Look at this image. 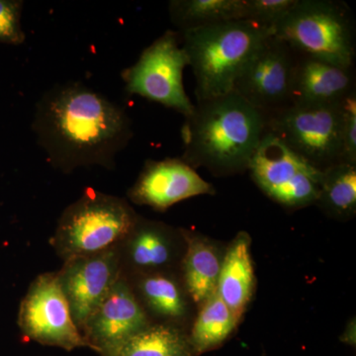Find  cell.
Listing matches in <instances>:
<instances>
[{
    "label": "cell",
    "mask_w": 356,
    "mask_h": 356,
    "mask_svg": "<svg viewBox=\"0 0 356 356\" xmlns=\"http://www.w3.org/2000/svg\"><path fill=\"white\" fill-rule=\"evenodd\" d=\"M32 130L49 163L64 173L93 166L113 170L133 137L125 109L81 81L58 83L44 92Z\"/></svg>",
    "instance_id": "cell-1"
},
{
    "label": "cell",
    "mask_w": 356,
    "mask_h": 356,
    "mask_svg": "<svg viewBox=\"0 0 356 356\" xmlns=\"http://www.w3.org/2000/svg\"><path fill=\"white\" fill-rule=\"evenodd\" d=\"M184 118L181 159L215 175L248 170L266 132V114L234 91L197 100Z\"/></svg>",
    "instance_id": "cell-2"
},
{
    "label": "cell",
    "mask_w": 356,
    "mask_h": 356,
    "mask_svg": "<svg viewBox=\"0 0 356 356\" xmlns=\"http://www.w3.org/2000/svg\"><path fill=\"white\" fill-rule=\"evenodd\" d=\"M273 29L250 20H236L180 33L182 48L196 81L197 100L233 91L248 60Z\"/></svg>",
    "instance_id": "cell-3"
},
{
    "label": "cell",
    "mask_w": 356,
    "mask_h": 356,
    "mask_svg": "<svg viewBox=\"0 0 356 356\" xmlns=\"http://www.w3.org/2000/svg\"><path fill=\"white\" fill-rule=\"evenodd\" d=\"M139 219L125 199L88 188L65 208L51 245L64 261L120 245Z\"/></svg>",
    "instance_id": "cell-4"
},
{
    "label": "cell",
    "mask_w": 356,
    "mask_h": 356,
    "mask_svg": "<svg viewBox=\"0 0 356 356\" xmlns=\"http://www.w3.org/2000/svg\"><path fill=\"white\" fill-rule=\"evenodd\" d=\"M346 3L332 0H297L273 27V35L298 55L339 67H353L355 29Z\"/></svg>",
    "instance_id": "cell-5"
},
{
    "label": "cell",
    "mask_w": 356,
    "mask_h": 356,
    "mask_svg": "<svg viewBox=\"0 0 356 356\" xmlns=\"http://www.w3.org/2000/svg\"><path fill=\"white\" fill-rule=\"evenodd\" d=\"M343 100L337 104L287 105L266 115V133L320 170L343 163Z\"/></svg>",
    "instance_id": "cell-6"
},
{
    "label": "cell",
    "mask_w": 356,
    "mask_h": 356,
    "mask_svg": "<svg viewBox=\"0 0 356 356\" xmlns=\"http://www.w3.org/2000/svg\"><path fill=\"white\" fill-rule=\"evenodd\" d=\"M180 33L168 30L142 51L137 62L122 72L128 93L139 95L184 117L194 104L184 86V70L188 57L180 44Z\"/></svg>",
    "instance_id": "cell-7"
},
{
    "label": "cell",
    "mask_w": 356,
    "mask_h": 356,
    "mask_svg": "<svg viewBox=\"0 0 356 356\" xmlns=\"http://www.w3.org/2000/svg\"><path fill=\"white\" fill-rule=\"evenodd\" d=\"M248 170L269 198L285 207H305L317 202L323 170L271 134H264Z\"/></svg>",
    "instance_id": "cell-8"
},
{
    "label": "cell",
    "mask_w": 356,
    "mask_h": 356,
    "mask_svg": "<svg viewBox=\"0 0 356 356\" xmlns=\"http://www.w3.org/2000/svg\"><path fill=\"white\" fill-rule=\"evenodd\" d=\"M17 321L23 336L36 343L67 351L88 348L55 273L40 274L33 281L21 302Z\"/></svg>",
    "instance_id": "cell-9"
},
{
    "label": "cell",
    "mask_w": 356,
    "mask_h": 356,
    "mask_svg": "<svg viewBox=\"0 0 356 356\" xmlns=\"http://www.w3.org/2000/svg\"><path fill=\"white\" fill-rule=\"evenodd\" d=\"M298 54L270 35L248 60L233 91L266 115L290 104Z\"/></svg>",
    "instance_id": "cell-10"
},
{
    "label": "cell",
    "mask_w": 356,
    "mask_h": 356,
    "mask_svg": "<svg viewBox=\"0 0 356 356\" xmlns=\"http://www.w3.org/2000/svg\"><path fill=\"white\" fill-rule=\"evenodd\" d=\"M56 274L74 324L81 332L89 317L123 274L118 245L64 261Z\"/></svg>",
    "instance_id": "cell-11"
},
{
    "label": "cell",
    "mask_w": 356,
    "mask_h": 356,
    "mask_svg": "<svg viewBox=\"0 0 356 356\" xmlns=\"http://www.w3.org/2000/svg\"><path fill=\"white\" fill-rule=\"evenodd\" d=\"M151 324L129 280L122 274L84 325L81 334L90 350L102 355Z\"/></svg>",
    "instance_id": "cell-12"
},
{
    "label": "cell",
    "mask_w": 356,
    "mask_h": 356,
    "mask_svg": "<svg viewBox=\"0 0 356 356\" xmlns=\"http://www.w3.org/2000/svg\"><path fill=\"white\" fill-rule=\"evenodd\" d=\"M214 193L213 185L184 159L166 158L146 161L135 184L129 189L128 197L138 205L163 212L186 199Z\"/></svg>",
    "instance_id": "cell-13"
},
{
    "label": "cell",
    "mask_w": 356,
    "mask_h": 356,
    "mask_svg": "<svg viewBox=\"0 0 356 356\" xmlns=\"http://www.w3.org/2000/svg\"><path fill=\"white\" fill-rule=\"evenodd\" d=\"M175 229L163 222L138 219L130 234L118 245L122 268L144 274L165 273L177 255V236Z\"/></svg>",
    "instance_id": "cell-14"
},
{
    "label": "cell",
    "mask_w": 356,
    "mask_h": 356,
    "mask_svg": "<svg viewBox=\"0 0 356 356\" xmlns=\"http://www.w3.org/2000/svg\"><path fill=\"white\" fill-rule=\"evenodd\" d=\"M353 89V67L348 69L298 55L290 104H337L343 102Z\"/></svg>",
    "instance_id": "cell-15"
},
{
    "label": "cell",
    "mask_w": 356,
    "mask_h": 356,
    "mask_svg": "<svg viewBox=\"0 0 356 356\" xmlns=\"http://www.w3.org/2000/svg\"><path fill=\"white\" fill-rule=\"evenodd\" d=\"M250 236L238 234L222 257L217 293L241 320L254 290V273Z\"/></svg>",
    "instance_id": "cell-16"
},
{
    "label": "cell",
    "mask_w": 356,
    "mask_h": 356,
    "mask_svg": "<svg viewBox=\"0 0 356 356\" xmlns=\"http://www.w3.org/2000/svg\"><path fill=\"white\" fill-rule=\"evenodd\" d=\"M186 243L182 271L187 294L199 307L217 292L222 257L205 236L180 229Z\"/></svg>",
    "instance_id": "cell-17"
},
{
    "label": "cell",
    "mask_w": 356,
    "mask_h": 356,
    "mask_svg": "<svg viewBox=\"0 0 356 356\" xmlns=\"http://www.w3.org/2000/svg\"><path fill=\"white\" fill-rule=\"evenodd\" d=\"M102 356H193L188 337L177 325H149Z\"/></svg>",
    "instance_id": "cell-18"
},
{
    "label": "cell",
    "mask_w": 356,
    "mask_h": 356,
    "mask_svg": "<svg viewBox=\"0 0 356 356\" xmlns=\"http://www.w3.org/2000/svg\"><path fill=\"white\" fill-rule=\"evenodd\" d=\"M170 21L180 33L229 21L245 20V0H172Z\"/></svg>",
    "instance_id": "cell-19"
},
{
    "label": "cell",
    "mask_w": 356,
    "mask_h": 356,
    "mask_svg": "<svg viewBox=\"0 0 356 356\" xmlns=\"http://www.w3.org/2000/svg\"><path fill=\"white\" fill-rule=\"evenodd\" d=\"M240 322L217 292L200 306L188 336L192 355H199L221 346Z\"/></svg>",
    "instance_id": "cell-20"
},
{
    "label": "cell",
    "mask_w": 356,
    "mask_h": 356,
    "mask_svg": "<svg viewBox=\"0 0 356 356\" xmlns=\"http://www.w3.org/2000/svg\"><path fill=\"white\" fill-rule=\"evenodd\" d=\"M136 282L134 290H138L144 308L147 307L154 315L166 321H179L185 317L188 309L185 292L170 274H144Z\"/></svg>",
    "instance_id": "cell-21"
},
{
    "label": "cell",
    "mask_w": 356,
    "mask_h": 356,
    "mask_svg": "<svg viewBox=\"0 0 356 356\" xmlns=\"http://www.w3.org/2000/svg\"><path fill=\"white\" fill-rule=\"evenodd\" d=\"M334 218L346 219L356 210V165L339 163L323 170L317 202Z\"/></svg>",
    "instance_id": "cell-22"
},
{
    "label": "cell",
    "mask_w": 356,
    "mask_h": 356,
    "mask_svg": "<svg viewBox=\"0 0 356 356\" xmlns=\"http://www.w3.org/2000/svg\"><path fill=\"white\" fill-rule=\"evenodd\" d=\"M297 0H245V20L274 27L286 15Z\"/></svg>",
    "instance_id": "cell-23"
},
{
    "label": "cell",
    "mask_w": 356,
    "mask_h": 356,
    "mask_svg": "<svg viewBox=\"0 0 356 356\" xmlns=\"http://www.w3.org/2000/svg\"><path fill=\"white\" fill-rule=\"evenodd\" d=\"M22 9L20 0H0V44H21L25 41Z\"/></svg>",
    "instance_id": "cell-24"
},
{
    "label": "cell",
    "mask_w": 356,
    "mask_h": 356,
    "mask_svg": "<svg viewBox=\"0 0 356 356\" xmlns=\"http://www.w3.org/2000/svg\"><path fill=\"white\" fill-rule=\"evenodd\" d=\"M343 163L356 165V92L355 89L343 102Z\"/></svg>",
    "instance_id": "cell-25"
}]
</instances>
